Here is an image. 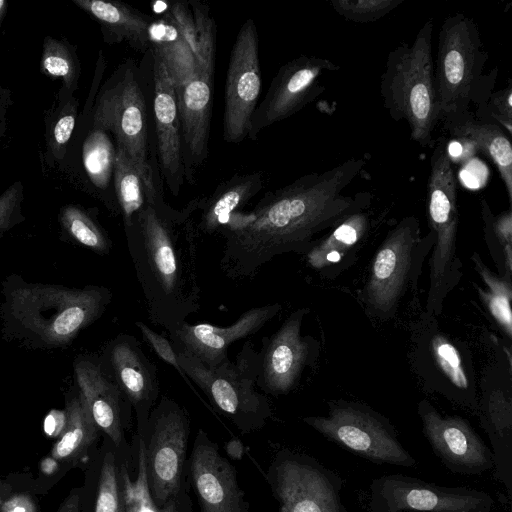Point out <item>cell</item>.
Wrapping results in <instances>:
<instances>
[{"label": "cell", "mask_w": 512, "mask_h": 512, "mask_svg": "<svg viewBox=\"0 0 512 512\" xmlns=\"http://www.w3.org/2000/svg\"><path fill=\"white\" fill-rule=\"evenodd\" d=\"M466 491L442 488L390 477L383 485V498L393 512H479L485 498Z\"/></svg>", "instance_id": "obj_24"}, {"label": "cell", "mask_w": 512, "mask_h": 512, "mask_svg": "<svg viewBox=\"0 0 512 512\" xmlns=\"http://www.w3.org/2000/svg\"><path fill=\"white\" fill-rule=\"evenodd\" d=\"M418 236V219L405 217L379 247L362 291L364 302L373 312L389 314L398 302L408 280Z\"/></svg>", "instance_id": "obj_13"}, {"label": "cell", "mask_w": 512, "mask_h": 512, "mask_svg": "<svg viewBox=\"0 0 512 512\" xmlns=\"http://www.w3.org/2000/svg\"><path fill=\"white\" fill-rule=\"evenodd\" d=\"M339 69L330 59L309 55L283 64L251 117L248 139H257L265 128L302 110L325 90L322 77Z\"/></svg>", "instance_id": "obj_9"}, {"label": "cell", "mask_w": 512, "mask_h": 512, "mask_svg": "<svg viewBox=\"0 0 512 512\" xmlns=\"http://www.w3.org/2000/svg\"><path fill=\"white\" fill-rule=\"evenodd\" d=\"M225 450L231 458L239 460L243 456L244 446L239 439L233 438L225 445Z\"/></svg>", "instance_id": "obj_49"}, {"label": "cell", "mask_w": 512, "mask_h": 512, "mask_svg": "<svg viewBox=\"0 0 512 512\" xmlns=\"http://www.w3.org/2000/svg\"><path fill=\"white\" fill-rule=\"evenodd\" d=\"M369 227L370 217L367 212L350 215L326 237L313 244L306 253L307 263L316 270L335 267L360 243Z\"/></svg>", "instance_id": "obj_28"}, {"label": "cell", "mask_w": 512, "mask_h": 512, "mask_svg": "<svg viewBox=\"0 0 512 512\" xmlns=\"http://www.w3.org/2000/svg\"><path fill=\"white\" fill-rule=\"evenodd\" d=\"M79 101L60 87L57 102L45 114L46 162L49 165L63 160L78 117Z\"/></svg>", "instance_id": "obj_32"}, {"label": "cell", "mask_w": 512, "mask_h": 512, "mask_svg": "<svg viewBox=\"0 0 512 512\" xmlns=\"http://www.w3.org/2000/svg\"><path fill=\"white\" fill-rule=\"evenodd\" d=\"M8 2L5 0H0V27L2 25V22L7 14L8 11Z\"/></svg>", "instance_id": "obj_52"}, {"label": "cell", "mask_w": 512, "mask_h": 512, "mask_svg": "<svg viewBox=\"0 0 512 512\" xmlns=\"http://www.w3.org/2000/svg\"><path fill=\"white\" fill-rule=\"evenodd\" d=\"M136 327L141 332L143 338L145 341L152 347V349L155 351L157 356L162 359L164 362L171 365L178 373L179 375L184 379V381L189 384L191 388V382L186 376L185 372L180 366L178 356L173 349V346L170 342V340L166 339L161 334L157 333L153 329H151L147 324H145L143 321H136L135 322Z\"/></svg>", "instance_id": "obj_44"}, {"label": "cell", "mask_w": 512, "mask_h": 512, "mask_svg": "<svg viewBox=\"0 0 512 512\" xmlns=\"http://www.w3.org/2000/svg\"><path fill=\"white\" fill-rule=\"evenodd\" d=\"M151 119L154 152L162 183L173 196L185 180L176 87L159 53L151 47Z\"/></svg>", "instance_id": "obj_12"}, {"label": "cell", "mask_w": 512, "mask_h": 512, "mask_svg": "<svg viewBox=\"0 0 512 512\" xmlns=\"http://www.w3.org/2000/svg\"><path fill=\"white\" fill-rule=\"evenodd\" d=\"M190 463L201 512H245L233 468L202 431L195 441Z\"/></svg>", "instance_id": "obj_20"}, {"label": "cell", "mask_w": 512, "mask_h": 512, "mask_svg": "<svg viewBox=\"0 0 512 512\" xmlns=\"http://www.w3.org/2000/svg\"><path fill=\"white\" fill-rule=\"evenodd\" d=\"M481 215L487 241L495 240L504 251L506 278L511 280L512 271V211L511 208L494 215L486 199H481Z\"/></svg>", "instance_id": "obj_39"}, {"label": "cell", "mask_w": 512, "mask_h": 512, "mask_svg": "<svg viewBox=\"0 0 512 512\" xmlns=\"http://www.w3.org/2000/svg\"><path fill=\"white\" fill-rule=\"evenodd\" d=\"M307 308L289 315L280 328L262 340L256 386L271 395L286 394L297 384L311 356V340L301 335Z\"/></svg>", "instance_id": "obj_15"}, {"label": "cell", "mask_w": 512, "mask_h": 512, "mask_svg": "<svg viewBox=\"0 0 512 512\" xmlns=\"http://www.w3.org/2000/svg\"><path fill=\"white\" fill-rule=\"evenodd\" d=\"M144 69L132 58L122 61L99 86L91 108V127L104 130L121 147L145 189L147 203L165 201L152 141V119Z\"/></svg>", "instance_id": "obj_4"}, {"label": "cell", "mask_w": 512, "mask_h": 512, "mask_svg": "<svg viewBox=\"0 0 512 512\" xmlns=\"http://www.w3.org/2000/svg\"><path fill=\"white\" fill-rule=\"evenodd\" d=\"M60 237L98 255L109 254L112 241L99 223L96 212L77 204H66L58 213Z\"/></svg>", "instance_id": "obj_30"}, {"label": "cell", "mask_w": 512, "mask_h": 512, "mask_svg": "<svg viewBox=\"0 0 512 512\" xmlns=\"http://www.w3.org/2000/svg\"><path fill=\"white\" fill-rule=\"evenodd\" d=\"M65 412V428L52 449L53 458L58 460L75 458L83 453L95 440L98 430L78 390L68 398Z\"/></svg>", "instance_id": "obj_31"}, {"label": "cell", "mask_w": 512, "mask_h": 512, "mask_svg": "<svg viewBox=\"0 0 512 512\" xmlns=\"http://www.w3.org/2000/svg\"><path fill=\"white\" fill-rule=\"evenodd\" d=\"M261 88L258 32L254 19L248 18L236 35L228 62L223 116L225 142L239 144L248 138Z\"/></svg>", "instance_id": "obj_8"}, {"label": "cell", "mask_w": 512, "mask_h": 512, "mask_svg": "<svg viewBox=\"0 0 512 512\" xmlns=\"http://www.w3.org/2000/svg\"><path fill=\"white\" fill-rule=\"evenodd\" d=\"M281 308L279 303L250 308L227 327L184 322L168 332L170 342L176 353L189 354L206 367L215 368L230 360L232 343L256 334Z\"/></svg>", "instance_id": "obj_14"}, {"label": "cell", "mask_w": 512, "mask_h": 512, "mask_svg": "<svg viewBox=\"0 0 512 512\" xmlns=\"http://www.w3.org/2000/svg\"><path fill=\"white\" fill-rule=\"evenodd\" d=\"M13 104L11 90L8 87L0 86V140L5 136L8 129V111Z\"/></svg>", "instance_id": "obj_47"}, {"label": "cell", "mask_w": 512, "mask_h": 512, "mask_svg": "<svg viewBox=\"0 0 512 512\" xmlns=\"http://www.w3.org/2000/svg\"><path fill=\"white\" fill-rule=\"evenodd\" d=\"M23 200L24 185L21 181L14 182L0 195V237L25 221Z\"/></svg>", "instance_id": "obj_43"}, {"label": "cell", "mask_w": 512, "mask_h": 512, "mask_svg": "<svg viewBox=\"0 0 512 512\" xmlns=\"http://www.w3.org/2000/svg\"><path fill=\"white\" fill-rule=\"evenodd\" d=\"M81 151L83 168L96 196L112 214L120 215L113 185L116 146L112 136L91 127Z\"/></svg>", "instance_id": "obj_27"}, {"label": "cell", "mask_w": 512, "mask_h": 512, "mask_svg": "<svg viewBox=\"0 0 512 512\" xmlns=\"http://www.w3.org/2000/svg\"><path fill=\"white\" fill-rule=\"evenodd\" d=\"M114 457L107 453L102 464L95 512H125Z\"/></svg>", "instance_id": "obj_42"}, {"label": "cell", "mask_w": 512, "mask_h": 512, "mask_svg": "<svg viewBox=\"0 0 512 512\" xmlns=\"http://www.w3.org/2000/svg\"><path fill=\"white\" fill-rule=\"evenodd\" d=\"M367 157L350 158L331 169L300 176L268 191L249 211L231 213L218 232L225 240L220 267L234 280L254 277L273 258L307 253L318 233L364 211L369 192L344 195Z\"/></svg>", "instance_id": "obj_1"}, {"label": "cell", "mask_w": 512, "mask_h": 512, "mask_svg": "<svg viewBox=\"0 0 512 512\" xmlns=\"http://www.w3.org/2000/svg\"><path fill=\"white\" fill-rule=\"evenodd\" d=\"M264 187V173H236L219 183L209 195L196 198L194 221L198 235L217 233L231 213L242 210Z\"/></svg>", "instance_id": "obj_25"}, {"label": "cell", "mask_w": 512, "mask_h": 512, "mask_svg": "<svg viewBox=\"0 0 512 512\" xmlns=\"http://www.w3.org/2000/svg\"><path fill=\"white\" fill-rule=\"evenodd\" d=\"M433 32L434 20L429 18L411 44L402 43L388 53L380 78L384 108L393 120L407 123L410 138L421 147L433 144L439 122Z\"/></svg>", "instance_id": "obj_5"}, {"label": "cell", "mask_w": 512, "mask_h": 512, "mask_svg": "<svg viewBox=\"0 0 512 512\" xmlns=\"http://www.w3.org/2000/svg\"><path fill=\"white\" fill-rule=\"evenodd\" d=\"M150 428L148 484L152 498L163 505L178 491L189 433L187 413L173 399L163 396L150 416Z\"/></svg>", "instance_id": "obj_11"}, {"label": "cell", "mask_w": 512, "mask_h": 512, "mask_svg": "<svg viewBox=\"0 0 512 512\" xmlns=\"http://www.w3.org/2000/svg\"><path fill=\"white\" fill-rule=\"evenodd\" d=\"M121 475V494L125 512H176L174 501L170 500L163 508H159L152 498L147 476L146 448L143 441H140L136 479L132 481L124 468Z\"/></svg>", "instance_id": "obj_37"}, {"label": "cell", "mask_w": 512, "mask_h": 512, "mask_svg": "<svg viewBox=\"0 0 512 512\" xmlns=\"http://www.w3.org/2000/svg\"><path fill=\"white\" fill-rule=\"evenodd\" d=\"M404 0H330L333 10L354 23L375 22L395 10Z\"/></svg>", "instance_id": "obj_40"}, {"label": "cell", "mask_w": 512, "mask_h": 512, "mask_svg": "<svg viewBox=\"0 0 512 512\" xmlns=\"http://www.w3.org/2000/svg\"><path fill=\"white\" fill-rule=\"evenodd\" d=\"M79 497L78 495H71L65 503L62 505L59 512H78L79 507Z\"/></svg>", "instance_id": "obj_50"}, {"label": "cell", "mask_w": 512, "mask_h": 512, "mask_svg": "<svg viewBox=\"0 0 512 512\" xmlns=\"http://www.w3.org/2000/svg\"><path fill=\"white\" fill-rule=\"evenodd\" d=\"M9 494V487L0 481V512H3V503Z\"/></svg>", "instance_id": "obj_51"}, {"label": "cell", "mask_w": 512, "mask_h": 512, "mask_svg": "<svg viewBox=\"0 0 512 512\" xmlns=\"http://www.w3.org/2000/svg\"><path fill=\"white\" fill-rule=\"evenodd\" d=\"M427 215L435 238L432 257L448 262L455 256L459 213L457 178L445 137L436 141L430 157Z\"/></svg>", "instance_id": "obj_17"}, {"label": "cell", "mask_w": 512, "mask_h": 512, "mask_svg": "<svg viewBox=\"0 0 512 512\" xmlns=\"http://www.w3.org/2000/svg\"><path fill=\"white\" fill-rule=\"evenodd\" d=\"M214 75L197 70L177 91L185 180L194 185L207 160Z\"/></svg>", "instance_id": "obj_18"}, {"label": "cell", "mask_w": 512, "mask_h": 512, "mask_svg": "<svg viewBox=\"0 0 512 512\" xmlns=\"http://www.w3.org/2000/svg\"><path fill=\"white\" fill-rule=\"evenodd\" d=\"M3 512H34V505L27 496H8L3 503Z\"/></svg>", "instance_id": "obj_48"}, {"label": "cell", "mask_w": 512, "mask_h": 512, "mask_svg": "<svg viewBox=\"0 0 512 512\" xmlns=\"http://www.w3.org/2000/svg\"><path fill=\"white\" fill-rule=\"evenodd\" d=\"M275 489L283 512H340L332 483L312 465L295 460L280 463Z\"/></svg>", "instance_id": "obj_22"}, {"label": "cell", "mask_w": 512, "mask_h": 512, "mask_svg": "<svg viewBox=\"0 0 512 512\" xmlns=\"http://www.w3.org/2000/svg\"><path fill=\"white\" fill-rule=\"evenodd\" d=\"M40 71L46 77L60 79L64 89L74 94L79 87L81 63L77 47L66 38L45 36L42 44Z\"/></svg>", "instance_id": "obj_35"}, {"label": "cell", "mask_w": 512, "mask_h": 512, "mask_svg": "<svg viewBox=\"0 0 512 512\" xmlns=\"http://www.w3.org/2000/svg\"><path fill=\"white\" fill-rule=\"evenodd\" d=\"M2 337L33 350L69 346L85 328L97 321L112 300L100 285L82 288L29 282L10 274L1 282Z\"/></svg>", "instance_id": "obj_3"}, {"label": "cell", "mask_w": 512, "mask_h": 512, "mask_svg": "<svg viewBox=\"0 0 512 512\" xmlns=\"http://www.w3.org/2000/svg\"><path fill=\"white\" fill-rule=\"evenodd\" d=\"M98 357L138 418L148 417L159 395V378L156 365L146 356L140 341L120 333L104 345Z\"/></svg>", "instance_id": "obj_16"}, {"label": "cell", "mask_w": 512, "mask_h": 512, "mask_svg": "<svg viewBox=\"0 0 512 512\" xmlns=\"http://www.w3.org/2000/svg\"><path fill=\"white\" fill-rule=\"evenodd\" d=\"M73 371L77 390L98 429L119 445L122 440L123 408L129 402L104 371L98 356L79 355L73 362Z\"/></svg>", "instance_id": "obj_21"}, {"label": "cell", "mask_w": 512, "mask_h": 512, "mask_svg": "<svg viewBox=\"0 0 512 512\" xmlns=\"http://www.w3.org/2000/svg\"><path fill=\"white\" fill-rule=\"evenodd\" d=\"M487 59L474 19L460 12L446 16L434 61L439 122L457 121L472 113L469 108Z\"/></svg>", "instance_id": "obj_6"}, {"label": "cell", "mask_w": 512, "mask_h": 512, "mask_svg": "<svg viewBox=\"0 0 512 512\" xmlns=\"http://www.w3.org/2000/svg\"><path fill=\"white\" fill-rule=\"evenodd\" d=\"M150 35L151 47L161 56L178 91L197 72L195 55L166 13L155 18Z\"/></svg>", "instance_id": "obj_29"}, {"label": "cell", "mask_w": 512, "mask_h": 512, "mask_svg": "<svg viewBox=\"0 0 512 512\" xmlns=\"http://www.w3.org/2000/svg\"><path fill=\"white\" fill-rule=\"evenodd\" d=\"M196 198L177 210L147 203L124 228L149 320L167 332L200 309Z\"/></svg>", "instance_id": "obj_2"}, {"label": "cell", "mask_w": 512, "mask_h": 512, "mask_svg": "<svg viewBox=\"0 0 512 512\" xmlns=\"http://www.w3.org/2000/svg\"><path fill=\"white\" fill-rule=\"evenodd\" d=\"M431 345L435 363L446 378L458 388H468V377L457 348L440 334L434 336Z\"/></svg>", "instance_id": "obj_41"}, {"label": "cell", "mask_w": 512, "mask_h": 512, "mask_svg": "<svg viewBox=\"0 0 512 512\" xmlns=\"http://www.w3.org/2000/svg\"><path fill=\"white\" fill-rule=\"evenodd\" d=\"M423 431L440 458L460 472L491 467V453L470 425L459 417H443L429 403L419 407Z\"/></svg>", "instance_id": "obj_19"}, {"label": "cell", "mask_w": 512, "mask_h": 512, "mask_svg": "<svg viewBox=\"0 0 512 512\" xmlns=\"http://www.w3.org/2000/svg\"><path fill=\"white\" fill-rule=\"evenodd\" d=\"M181 368L210 402L244 431L261 427L271 410L268 398L256 391L259 352L247 341L236 360L208 368L193 356L176 353Z\"/></svg>", "instance_id": "obj_7"}, {"label": "cell", "mask_w": 512, "mask_h": 512, "mask_svg": "<svg viewBox=\"0 0 512 512\" xmlns=\"http://www.w3.org/2000/svg\"><path fill=\"white\" fill-rule=\"evenodd\" d=\"M195 23L197 70L214 75L217 27L210 7L199 0H187Z\"/></svg>", "instance_id": "obj_38"}, {"label": "cell", "mask_w": 512, "mask_h": 512, "mask_svg": "<svg viewBox=\"0 0 512 512\" xmlns=\"http://www.w3.org/2000/svg\"><path fill=\"white\" fill-rule=\"evenodd\" d=\"M303 420L328 439L374 462L402 466L414 463L391 429L368 409L337 405L327 416Z\"/></svg>", "instance_id": "obj_10"}, {"label": "cell", "mask_w": 512, "mask_h": 512, "mask_svg": "<svg viewBox=\"0 0 512 512\" xmlns=\"http://www.w3.org/2000/svg\"><path fill=\"white\" fill-rule=\"evenodd\" d=\"M113 185L119 214L125 228L135 220L147 204V199L138 171L125 151L119 146H116Z\"/></svg>", "instance_id": "obj_34"}, {"label": "cell", "mask_w": 512, "mask_h": 512, "mask_svg": "<svg viewBox=\"0 0 512 512\" xmlns=\"http://www.w3.org/2000/svg\"><path fill=\"white\" fill-rule=\"evenodd\" d=\"M166 14L197 57L196 29L188 1L171 3Z\"/></svg>", "instance_id": "obj_45"}, {"label": "cell", "mask_w": 512, "mask_h": 512, "mask_svg": "<svg viewBox=\"0 0 512 512\" xmlns=\"http://www.w3.org/2000/svg\"><path fill=\"white\" fill-rule=\"evenodd\" d=\"M72 3L99 24L106 44L126 43L143 54L151 48L150 30L155 18L149 14L117 0H72Z\"/></svg>", "instance_id": "obj_23"}, {"label": "cell", "mask_w": 512, "mask_h": 512, "mask_svg": "<svg viewBox=\"0 0 512 512\" xmlns=\"http://www.w3.org/2000/svg\"><path fill=\"white\" fill-rule=\"evenodd\" d=\"M497 75V67L483 75L471 103L476 107L473 117L484 123L498 125L511 136L512 82L509 79L506 87L494 90Z\"/></svg>", "instance_id": "obj_33"}, {"label": "cell", "mask_w": 512, "mask_h": 512, "mask_svg": "<svg viewBox=\"0 0 512 512\" xmlns=\"http://www.w3.org/2000/svg\"><path fill=\"white\" fill-rule=\"evenodd\" d=\"M66 424L65 410H52L44 420L45 433L50 437H60Z\"/></svg>", "instance_id": "obj_46"}, {"label": "cell", "mask_w": 512, "mask_h": 512, "mask_svg": "<svg viewBox=\"0 0 512 512\" xmlns=\"http://www.w3.org/2000/svg\"><path fill=\"white\" fill-rule=\"evenodd\" d=\"M474 268L485 283L486 289H478L479 296L487 306L491 316L504 333L512 337L511 280L491 272L477 254L472 256Z\"/></svg>", "instance_id": "obj_36"}, {"label": "cell", "mask_w": 512, "mask_h": 512, "mask_svg": "<svg viewBox=\"0 0 512 512\" xmlns=\"http://www.w3.org/2000/svg\"><path fill=\"white\" fill-rule=\"evenodd\" d=\"M449 135L471 143L497 168L509 203H512V145L510 136L498 125L476 120L473 113L457 121L443 124Z\"/></svg>", "instance_id": "obj_26"}]
</instances>
